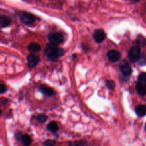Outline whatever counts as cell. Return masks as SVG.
<instances>
[{
  "mask_svg": "<svg viewBox=\"0 0 146 146\" xmlns=\"http://www.w3.org/2000/svg\"><path fill=\"white\" fill-rule=\"evenodd\" d=\"M27 49L30 52H36L41 50V46L36 42H31L27 46Z\"/></svg>",
  "mask_w": 146,
  "mask_h": 146,
  "instance_id": "8fae6325",
  "label": "cell"
},
{
  "mask_svg": "<svg viewBox=\"0 0 146 146\" xmlns=\"http://www.w3.org/2000/svg\"><path fill=\"white\" fill-rule=\"evenodd\" d=\"M136 43L138 44V46H144L146 44V39L143 36H138L136 40Z\"/></svg>",
  "mask_w": 146,
  "mask_h": 146,
  "instance_id": "d6986e66",
  "label": "cell"
},
{
  "mask_svg": "<svg viewBox=\"0 0 146 146\" xmlns=\"http://www.w3.org/2000/svg\"><path fill=\"white\" fill-rule=\"evenodd\" d=\"M140 48L138 46H134L131 48L128 52V58L132 62L138 61L140 57Z\"/></svg>",
  "mask_w": 146,
  "mask_h": 146,
  "instance_id": "277c9868",
  "label": "cell"
},
{
  "mask_svg": "<svg viewBox=\"0 0 146 146\" xmlns=\"http://www.w3.org/2000/svg\"><path fill=\"white\" fill-rule=\"evenodd\" d=\"M22 136H23V135L22 134V133L21 132H19V131L15 133V137L17 139V140H21L22 137Z\"/></svg>",
  "mask_w": 146,
  "mask_h": 146,
  "instance_id": "cb8c5ba5",
  "label": "cell"
},
{
  "mask_svg": "<svg viewBox=\"0 0 146 146\" xmlns=\"http://www.w3.org/2000/svg\"><path fill=\"white\" fill-rule=\"evenodd\" d=\"M18 17L22 23L27 25H32L36 21V17L35 15L26 11L19 12Z\"/></svg>",
  "mask_w": 146,
  "mask_h": 146,
  "instance_id": "7a4b0ae2",
  "label": "cell"
},
{
  "mask_svg": "<svg viewBox=\"0 0 146 146\" xmlns=\"http://www.w3.org/2000/svg\"><path fill=\"white\" fill-rule=\"evenodd\" d=\"M7 90V87L5 85V84H3V83H1L0 84V93L3 94L5 93Z\"/></svg>",
  "mask_w": 146,
  "mask_h": 146,
  "instance_id": "603a6c76",
  "label": "cell"
},
{
  "mask_svg": "<svg viewBox=\"0 0 146 146\" xmlns=\"http://www.w3.org/2000/svg\"><path fill=\"white\" fill-rule=\"evenodd\" d=\"M39 90L47 97H51L54 94V91L51 87L46 85H41L39 87Z\"/></svg>",
  "mask_w": 146,
  "mask_h": 146,
  "instance_id": "9c48e42d",
  "label": "cell"
},
{
  "mask_svg": "<svg viewBox=\"0 0 146 146\" xmlns=\"http://www.w3.org/2000/svg\"><path fill=\"white\" fill-rule=\"evenodd\" d=\"M27 66L29 68H32L35 67L38 64V63L40 61V58L38 55L31 54L27 56Z\"/></svg>",
  "mask_w": 146,
  "mask_h": 146,
  "instance_id": "52a82bcc",
  "label": "cell"
},
{
  "mask_svg": "<svg viewBox=\"0 0 146 146\" xmlns=\"http://www.w3.org/2000/svg\"><path fill=\"white\" fill-rule=\"evenodd\" d=\"M55 143L56 142L55 140L48 139V140H46L43 144L46 146H54L55 144Z\"/></svg>",
  "mask_w": 146,
  "mask_h": 146,
  "instance_id": "7402d4cb",
  "label": "cell"
},
{
  "mask_svg": "<svg viewBox=\"0 0 146 146\" xmlns=\"http://www.w3.org/2000/svg\"><path fill=\"white\" fill-rule=\"evenodd\" d=\"M36 119L39 122L43 123L46 121V120L47 119V116L46 115H44V114L41 113V114H39V115H37L36 116Z\"/></svg>",
  "mask_w": 146,
  "mask_h": 146,
  "instance_id": "ac0fdd59",
  "label": "cell"
},
{
  "mask_svg": "<svg viewBox=\"0 0 146 146\" xmlns=\"http://www.w3.org/2000/svg\"><path fill=\"white\" fill-rule=\"evenodd\" d=\"M72 58H73V59H74L75 58H76V57H77V56H76V54H72Z\"/></svg>",
  "mask_w": 146,
  "mask_h": 146,
  "instance_id": "d4e9b609",
  "label": "cell"
},
{
  "mask_svg": "<svg viewBox=\"0 0 146 146\" xmlns=\"http://www.w3.org/2000/svg\"><path fill=\"white\" fill-rule=\"evenodd\" d=\"M47 129L52 132H56L58 131L59 129V127L58 125V124L56 123V122L52 121H51L50 123H49V124L47 125Z\"/></svg>",
  "mask_w": 146,
  "mask_h": 146,
  "instance_id": "9a60e30c",
  "label": "cell"
},
{
  "mask_svg": "<svg viewBox=\"0 0 146 146\" xmlns=\"http://www.w3.org/2000/svg\"><path fill=\"white\" fill-rule=\"evenodd\" d=\"M48 39L50 43L55 46H58L63 42L64 36L63 34L60 32L52 33L48 35Z\"/></svg>",
  "mask_w": 146,
  "mask_h": 146,
  "instance_id": "3957f363",
  "label": "cell"
},
{
  "mask_svg": "<svg viewBox=\"0 0 146 146\" xmlns=\"http://www.w3.org/2000/svg\"><path fill=\"white\" fill-rule=\"evenodd\" d=\"M119 68L122 74L125 76H128L131 74V67L128 63L125 60H123L120 63L119 65Z\"/></svg>",
  "mask_w": 146,
  "mask_h": 146,
  "instance_id": "8992f818",
  "label": "cell"
},
{
  "mask_svg": "<svg viewBox=\"0 0 146 146\" xmlns=\"http://www.w3.org/2000/svg\"><path fill=\"white\" fill-rule=\"evenodd\" d=\"M11 23L10 18L5 15H1L0 17V27L1 28H5L9 26Z\"/></svg>",
  "mask_w": 146,
  "mask_h": 146,
  "instance_id": "4fadbf2b",
  "label": "cell"
},
{
  "mask_svg": "<svg viewBox=\"0 0 146 146\" xmlns=\"http://www.w3.org/2000/svg\"><path fill=\"white\" fill-rule=\"evenodd\" d=\"M70 146H87V142L84 140H79L70 142L69 143Z\"/></svg>",
  "mask_w": 146,
  "mask_h": 146,
  "instance_id": "2e32d148",
  "label": "cell"
},
{
  "mask_svg": "<svg viewBox=\"0 0 146 146\" xmlns=\"http://www.w3.org/2000/svg\"><path fill=\"white\" fill-rule=\"evenodd\" d=\"M135 111L139 116H144L146 114V106L142 104L138 105L135 107Z\"/></svg>",
  "mask_w": 146,
  "mask_h": 146,
  "instance_id": "7c38bea8",
  "label": "cell"
},
{
  "mask_svg": "<svg viewBox=\"0 0 146 146\" xmlns=\"http://www.w3.org/2000/svg\"><path fill=\"white\" fill-rule=\"evenodd\" d=\"M107 56L111 62H116L120 59L121 54L118 51L112 49L108 51Z\"/></svg>",
  "mask_w": 146,
  "mask_h": 146,
  "instance_id": "ba28073f",
  "label": "cell"
},
{
  "mask_svg": "<svg viewBox=\"0 0 146 146\" xmlns=\"http://www.w3.org/2000/svg\"><path fill=\"white\" fill-rule=\"evenodd\" d=\"M21 140L24 146H30L32 141L31 137L27 134L23 135Z\"/></svg>",
  "mask_w": 146,
  "mask_h": 146,
  "instance_id": "5bb4252c",
  "label": "cell"
},
{
  "mask_svg": "<svg viewBox=\"0 0 146 146\" xmlns=\"http://www.w3.org/2000/svg\"><path fill=\"white\" fill-rule=\"evenodd\" d=\"M44 54L49 60L56 61L64 54V50L50 43L44 49Z\"/></svg>",
  "mask_w": 146,
  "mask_h": 146,
  "instance_id": "6da1fadb",
  "label": "cell"
},
{
  "mask_svg": "<svg viewBox=\"0 0 146 146\" xmlns=\"http://www.w3.org/2000/svg\"><path fill=\"white\" fill-rule=\"evenodd\" d=\"M92 37L96 43H100L105 39L106 38V34L103 29H98L94 31L92 33Z\"/></svg>",
  "mask_w": 146,
  "mask_h": 146,
  "instance_id": "5b68a950",
  "label": "cell"
},
{
  "mask_svg": "<svg viewBox=\"0 0 146 146\" xmlns=\"http://www.w3.org/2000/svg\"><path fill=\"white\" fill-rule=\"evenodd\" d=\"M145 130H146V124H145Z\"/></svg>",
  "mask_w": 146,
  "mask_h": 146,
  "instance_id": "484cf974",
  "label": "cell"
},
{
  "mask_svg": "<svg viewBox=\"0 0 146 146\" xmlns=\"http://www.w3.org/2000/svg\"><path fill=\"white\" fill-rule=\"evenodd\" d=\"M139 82L146 86V72L141 73L138 77Z\"/></svg>",
  "mask_w": 146,
  "mask_h": 146,
  "instance_id": "ffe728a7",
  "label": "cell"
},
{
  "mask_svg": "<svg viewBox=\"0 0 146 146\" xmlns=\"http://www.w3.org/2000/svg\"><path fill=\"white\" fill-rule=\"evenodd\" d=\"M136 90L138 94L140 96H145L146 95V86L140 82H137L135 86Z\"/></svg>",
  "mask_w": 146,
  "mask_h": 146,
  "instance_id": "30bf717a",
  "label": "cell"
},
{
  "mask_svg": "<svg viewBox=\"0 0 146 146\" xmlns=\"http://www.w3.org/2000/svg\"><path fill=\"white\" fill-rule=\"evenodd\" d=\"M105 83H106V87L110 90L111 91H113L115 88V83L114 81L112 80H106L105 81Z\"/></svg>",
  "mask_w": 146,
  "mask_h": 146,
  "instance_id": "e0dca14e",
  "label": "cell"
},
{
  "mask_svg": "<svg viewBox=\"0 0 146 146\" xmlns=\"http://www.w3.org/2000/svg\"><path fill=\"white\" fill-rule=\"evenodd\" d=\"M138 63L141 66L146 65V54H143L141 55L138 60Z\"/></svg>",
  "mask_w": 146,
  "mask_h": 146,
  "instance_id": "44dd1931",
  "label": "cell"
}]
</instances>
